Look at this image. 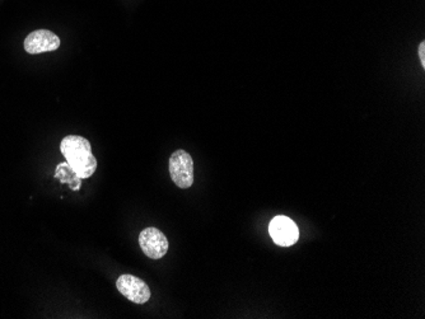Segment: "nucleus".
I'll return each mask as SVG.
<instances>
[{"label": "nucleus", "instance_id": "f257e3e1", "mask_svg": "<svg viewBox=\"0 0 425 319\" xmlns=\"http://www.w3.org/2000/svg\"><path fill=\"white\" fill-rule=\"evenodd\" d=\"M60 150L79 179H90L97 169L90 141L79 135H68L60 143Z\"/></svg>", "mask_w": 425, "mask_h": 319}, {"label": "nucleus", "instance_id": "0eeeda50", "mask_svg": "<svg viewBox=\"0 0 425 319\" xmlns=\"http://www.w3.org/2000/svg\"><path fill=\"white\" fill-rule=\"evenodd\" d=\"M419 58H420V61H421V65H423V68H425V42H420V45H419Z\"/></svg>", "mask_w": 425, "mask_h": 319}, {"label": "nucleus", "instance_id": "423d86ee", "mask_svg": "<svg viewBox=\"0 0 425 319\" xmlns=\"http://www.w3.org/2000/svg\"><path fill=\"white\" fill-rule=\"evenodd\" d=\"M60 46V39L55 33L47 30H37L27 36L25 40V50L28 54H42L55 52Z\"/></svg>", "mask_w": 425, "mask_h": 319}, {"label": "nucleus", "instance_id": "7ed1b4c3", "mask_svg": "<svg viewBox=\"0 0 425 319\" xmlns=\"http://www.w3.org/2000/svg\"><path fill=\"white\" fill-rule=\"evenodd\" d=\"M269 233L273 241L280 247H290L299 238V230L296 223L290 217L284 215H279L271 220Z\"/></svg>", "mask_w": 425, "mask_h": 319}, {"label": "nucleus", "instance_id": "39448f33", "mask_svg": "<svg viewBox=\"0 0 425 319\" xmlns=\"http://www.w3.org/2000/svg\"><path fill=\"white\" fill-rule=\"evenodd\" d=\"M139 244L145 255L153 260H160L163 255H166L169 246L166 236L161 230L153 227L142 230L139 236Z\"/></svg>", "mask_w": 425, "mask_h": 319}, {"label": "nucleus", "instance_id": "20e7f679", "mask_svg": "<svg viewBox=\"0 0 425 319\" xmlns=\"http://www.w3.org/2000/svg\"><path fill=\"white\" fill-rule=\"evenodd\" d=\"M116 287L126 299L136 304L147 303L152 295L148 285L142 279L133 275H121L117 279Z\"/></svg>", "mask_w": 425, "mask_h": 319}, {"label": "nucleus", "instance_id": "f03ea898", "mask_svg": "<svg viewBox=\"0 0 425 319\" xmlns=\"http://www.w3.org/2000/svg\"><path fill=\"white\" fill-rule=\"evenodd\" d=\"M169 174L174 185L182 190L190 188L193 183V162L185 150H176L169 158Z\"/></svg>", "mask_w": 425, "mask_h": 319}]
</instances>
